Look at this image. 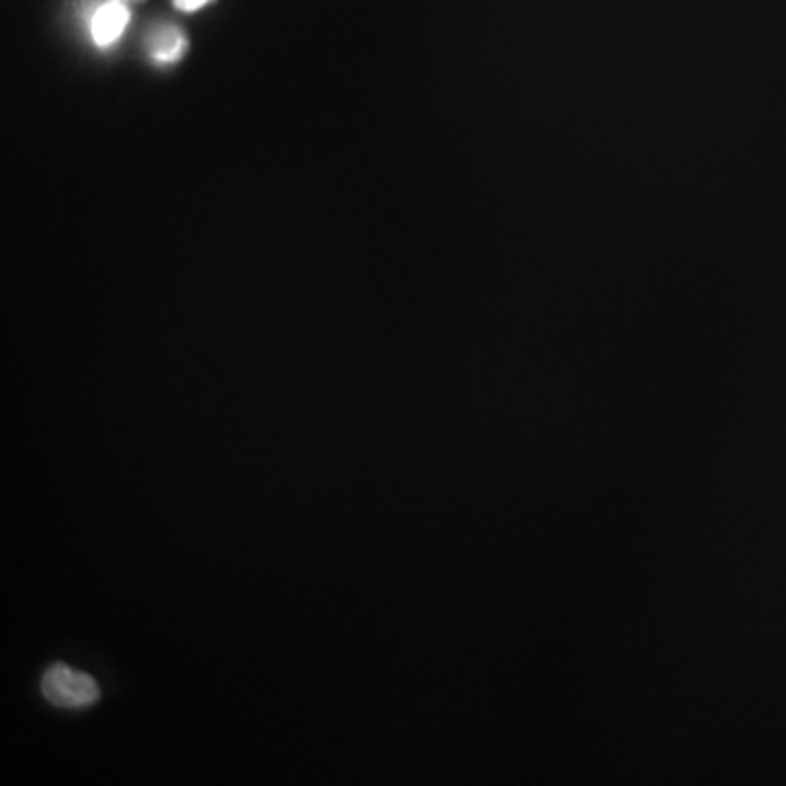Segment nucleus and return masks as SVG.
Listing matches in <instances>:
<instances>
[{
  "label": "nucleus",
  "instance_id": "nucleus-1",
  "mask_svg": "<svg viewBox=\"0 0 786 786\" xmlns=\"http://www.w3.org/2000/svg\"><path fill=\"white\" fill-rule=\"evenodd\" d=\"M42 695L52 706L75 710L92 706L101 697V690L90 675L57 662L42 675Z\"/></svg>",
  "mask_w": 786,
  "mask_h": 786
},
{
  "label": "nucleus",
  "instance_id": "nucleus-2",
  "mask_svg": "<svg viewBox=\"0 0 786 786\" xmlns=\"http://www.w3.org/2000/svg\"><path fill=\"white\" fill-rule=\"evenodd\" d=\"M127 22H130V12L121 0H109L103 4L92 18V37L99 46H109L123 36Z\"/></svg>",
  "mask_w": 786,
  "mask_h": 786
},
{
  "label": "nucleus",
  "instance_id": "nucleus-3",
  "mask_svg": "<svg viewBox=\"0 0 786 786\" xmlns=\"http://www.w3.org/2000/svg\"><path fill=\"white\" fill-rule=\"evenodd\" d=\"M186 49V37L179 28L164 27L151 37V55L157 61H173Z\"/></svg>",
  "mask_w": 786,
  "mask_h": 786
},
{
  "label": "nucleus",
  "instance_id": "nucleus-4",
  "mask_svg": "<svg viewBox=\"0 0 786 786\" xmlns=\"http://www.w3.org/2000/svg\"><path fill=\"white\" fill-rule=\"evenodd\" d=\"M173 3L175 7L182 9V12H197V9H202L203 4H208L210 0H173Z\"/></svg>",
  "mask_w": 786,
  "mask_h": 786
}]
</instances>
